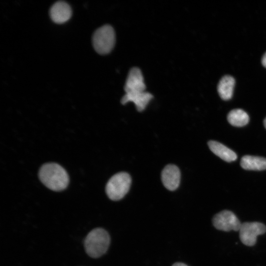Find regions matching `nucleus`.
Instances as JSON below:
<instances>
[{
    "mask_svg": "<svg viewBox=\"0 0 266 266\" xmlns=\"http://www.w3.org/2000/svg\"><path fill=\"white\" fill-rule=\"evenodd\" d=\"M38 176L46 187L54 191L65 189L69 183V176L66 170L54 163L42 165L39 170Z\"/></svg>",
    "mask_w": 266,
    "mask_h": 266,
    "instance_id": "nucleus-1",
    "label": "nucleus"
},
{
    "mask_svg": "<svg viewBox=\"0 0 266 266\" xmlns=\"http://www.w3.org/2000/svg\"><path fill=\"white\" fill-rule=\"evenodd\" d=\"M180 177V170L174 165H167L162 171L161 179L163 184L169 191H174L178 187Z\"/></svg>",
    "mask_w": 266,
    "mask_h": 266,
    "instance_id": "nucleus-8",
    "label": "nucleus"
},
{
    "mask_svg": "<svg viewBox=\"0 0 266 266\" xmlns=\"http://www.w3.org/2000/svg\"><path fill=\"white\" fill-rule=\"evenodd\" d=\"M229 123L233 126L241 127L246 125L249 121L248 114L241 109L232 110L227 115Z\"/></svg>",
    "mask_w": 266,
    "mask_h": 266,
    "instance_id": "nucleus-14",
    "label": "nucleus"
},
{
    "mask_svg": "<svg viewBox=\"0 0 266 266\" xmlns=\"http://www.w3.org/2000/svg\"><path fill=\"white\" fill-rule=\"evenodd\" d=\"M241 167L249 170H263L266 169V158L251 155H245L241 158Z\"/></svg>",
    "mask_w": 266,
    "mask_h": 266,
    "instance_id": "nucleus-12",
    "label": "nucleus"
},
{
    "mask_svg": "<svg viewBox=\"0 0 266 266\" xmlns=\"http://www.w3.org/2000/svg\"><path fill=\"white\" fill-rule=\"evenodd\" d=\"M172 266H188L182 263L177 262L173 264Z\"/></svg>",
    "mask_w": 266,
    "mask_h": 266,
    "instance_id": "nucleus-16",
    "label": "nucleus"
},
{
    "mask_svg": "<svg viewBox=\"0 0 266 266\" xmlns=\"http://www.w3.org/2000/svg\"><path fill=\"white\" fill-rule=\"evenodd\" d=\"M146 86L140 69L133 67L130 70L124 86L126 94H137L145 91Z\"/></svg>",
    "mask_w": 266,
    "mask_h": 266,
    "instance_id": "nucleus-7",
    "label": "nucleus"
},
{
    "mask_svg": "<svg viewBox=\"0 0 266 266\" xmlns=\"http://www.w3.org/2000/svg\"><path fill=\"white\" fill-rule=\"evenodd\" d=\"M153 98L151 94L143 92L137 94H125L122 98L121 102L125 104L129 102H133L137 111H142L146 107L150 100Z\"/></svg>",
    "mask_w": 266,
    "mask_h": 266,
    "instance_id": "nucleus-10",
    "label": "nucleus"
},
{
    "mask_svg": "<svg viewBox=\"0 0 266 266\" xmlns=\"http://www.w3.org/2000/svg\"><path fill=\"white\" fill-rule=\"evenodd\" d=\"M264 125L265 126V128L266 129V117L265 118V119L264 120Z\"/></svg>",
    "mask_w": 266,
    "mask_h": 266,
    "instance_id": "nucleus-17",
    "label": "nucleus"
},
{
    "mask_svg": "<svg viewBox=\"0 0 266 266\" xmlns=\"http://www.w3.org/2000/svg\"><path fill=\"white\" fill-rule=\"evenodd\" d=\"M132 182L131 176L127 172H121L112 176L107 182L105 191L112 200L122 199L128 192Z\"/></svg>",
    "mask_w": 266,
    "mask_h": 266,
    "instance_id": "nucleus-4",
    "label": "nucleus"
},
{
    "mask_svg": "<svg viewBox=\"0 0 266 266\" xmlns=\"http://www.w3.org/2000/svg\"><path fill=\"white\" fill-rule=\"evenodd\" d=\"M49 15L54 23L63 24L71 18V8L67 2L62 0L58 1L51 6Z\"/></svg>",
    "mask_w": 266,
    "mask_h": 266,
    "instance_id": "nucleus-9",
    "label": "nucleus"
},
{
    "mask_svg": "<svg viewBox=\"0 0 266 266\" xmlns=\"http://www.w3.org/2000/svg\"><path fill=\"white\" fill-rule=\"evenodd\" d=\"M239 236L241 242L246 246H253L257 242V237L266 232V226L261 222H246L241 224Z\"/></svg>",
    "mask_w": 266,
    "mask_h": 266,
    "instance_id": "nucleus-5",
    "label": "nucleus"
},
{
    "mask_svg": "<svg viewBox=\"0 0 266 266\" xmlns=\"http://www.w3.org/2000/svg\"><path fill=\"white\" fill-rule=\"evenodd\" d=\"M208 145L215 155L227 162H233L237 159L236 153L221 143L210 140L208 142Z\"/></svg>",
    "mask_w": 266,
    "mask_h": 266,
    "instance_id": "nucleus-11",
    "label": "nucleus"
},
{
    "mask_svg": "<svg viewBox=\"0 0 266 266\" xmlns=\"http://www.w3.org/2000/svg\"><path fill=\"white\" fill-rule=\"evenodd\" d=\"M213 226L220 231H239L241 224L235 214L228 210H223L215 214L212 219Z\"/></svg>",
    "mask_w": 266,
    "mask_h": 266,
    "instance_id": "nucleus-6",
    "label": "nucleus"
},
{
    "mask_svg": "<svg viewBox=\"0 0 266 266\" xmlns=\"http://www.w3.org/2000/svg\"><path fill=\"white\" fill-rule=\"evenodd\" d=\"M234 84L235 80L230 75H225L220 79L217 90L222 99L227 100L232 98Z\"/></svg>",
    "mask_w": 266,
    "mask_h": 266,
    "instance_id": "nucleus-13",
    "label": "nucleus"
},
{
    "mask_svg": "<svg viewBox=\"0 0 266 266\" xmlns=\"http://www.w3.org/2000/svg\"><path fill=\"white\" fill-rule=\"evenodd\" d=\"M115 43V32L112 27L109 25H105L99 28L93 34V46L96 51L100 55L110 53Z\"/></svg>",
    "mask_w": 266,
    "mask_h": 266,
    "instance_id": "nucleus-3",
    "label": "nucleus"
},
{
    "mask_svg": "<svg viewBox=\"0 0 266 266\" xmlns=\"http://www.w3.org/2000/svg\"><path fill=\"white\" fill-rule=\"evenodd\" d=\"M262 64L263 66L266 68V52L264 54L262 58Z\"/></svg>",
    "mask_w": 266,
    "mask_h": 266,
    "instance_id": "nucleus-15",
    "label": "nucleus"
},
{
    "mask_svg": "<svg viewBox=\"0 0 266 266\" xmlns=\"http://www.w3.org/2000/svg\"><path fill=\"white\" fill-rule=\"evenodd\" d=\"M110 238L108 233L103 229L96 228L91 231L84 240L87 254L94 258L103 255L108 249Z\"/></svg>",
    "mask_w": 266,
    "mask_h": 266,
    "instance_id": "nucleus-2",
    "label": "nucleus"
}]
</instances>
